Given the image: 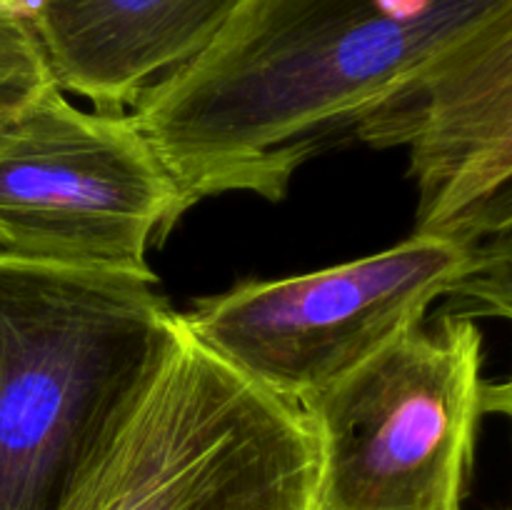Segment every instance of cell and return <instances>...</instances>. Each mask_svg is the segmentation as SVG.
I'll return each instance as SVG.
<instances>
[{
    "mask_svg": "<svg viewBox=\"0 0 512 510\" xmlns=\"http://www.w3.org/2000/svg\"><path fill=\"white\" fill-rule=\"evenodd\" d=\"M500 0H243L203 55L130 105L190 208L280 200L320 148Z\"/></svg>",
    "mask_w": 512,
    "mask_h": 510,
    "instance_id": "obj_1",
    "label": "cell"
},
{
    "mask_svg": "<svg viewBox=\"0 0 512 510\" xmlns=\"http://www.w3.org/2000/svg\"><path fill=\"white\" fill-rule=\"evenodd\" d=\"M178 333L155 273L0 250V510H58Z\"/></svg>",
    "mask_w": 512,
    "mask_h": 510,
    "instance_id": "obj_2",
    "label": "cell"
},
{
    "mask_svg": "<svg viewBox=\"0 0 512 510\" xmlns=\"http://www.w3.org/2000/svg\"><path fill=\"white\" fill-rule=\"evenodd\" d=\"M320 448L300 405L185 330L58 510H315Z\"/></svg>",
    "mask_w": 512,
    "mask_h": 510,
    "instance_id": "obj_3",
    "label": "cell"
},
{
    "mask_svg": "<svg viewBox=\"0 0 512 510\" xmlns=\"http://www.w3.org/2000/svg\"><path fill=\"white\" fill-rule=\"evenodd\" d=\"M300 410L320 448L315 510H463L485 413L483 333L443 313Z\"/></svg>",
    "mask_w": 512,
    "mask_h": 510,
    "instance_id": "obj_4",
    "label": "cell"
},
{
    "mask_svg": "<svg viewBox=\"0 0 512 510\" xmlns=\"http://www.w3.org/2000/svg\"><path fill=\"white\" fill-rule=\"evenodd\" d=\"M190 208L133 115L80 110L53 83L0 128V250L150 275L148 248Z\"/></svg>",
    "mask_w": 512,
    "mask_h": 510,
    "instance_id": "obj_5",
    "label": "cell"
},
{
    "mask_svg": "<svg viewBox=\"0 0 512 510\" xmlns=\"http://www.w3.org/2000/svg\"><path fill=\"white\" fill-rule=\"evenodd\" d=\"M470 245L413 233L313 273L243 280L180 313L230 368L300 405L425 320L470 263Z\"/></svg>",
    "mask_w": 512,
    "mask_h": 510,
    "instance_id": "obj_6",
    "label": "cell"
},
{
    "mask_svg": "<svg viewBox=\"0 0 512 510\" xmlns=\"http://www.w3.org/2000/svg\"><path fill=\"white\" fill-rule=\"evenodd\" d=\"M370 148H405L418 188L415 233L453 238L512 185V0L445 45L353 125Z\"/></svg>",
    "mask_w": 512,
    "mask_h": 510,
    "instance_id": "obj_7",
    "label": "cell"
},
{
    "mask_svg": "<svg viewBox=\"0 0 512 510\" xmlns=\"http://www.w3.org/2000/svg\"><path fill=\"white\" fill-rule=\"evenodd\" d=\"M243 0H38L30 20L60 90L120 113L203 55Z\"/></svg>",
    "mask_w": 512,
    "mask_h": 510,
    "instance_id": "obj_8",
    "label": "cell"
},
{
    "mask_svg": "<svg viewBox=\"0 0 512 510\" xmlns=\"http://www.w3.org/2000/svg\"><path fill=\"white\" fill-rule=\"evenodd\" d=\"M443 313L458 318H498L512 323V228L470 245V263L445 293Z\"/></svg>",
    "mask_w": 512,
    "mask_h": 510,
    "instance_id": "obj_9",
    "label": "cell"
},
{
    "mask_svg": "<svg viewBox=\"0 0 512 510\" xmlns=\"http://www.w3.org/2000/svg\"><path fill=\"white\" fill-rule=\"evenodd\" d=\"M53 83L30 15L0 0V128Z\"/></svg>",
    "mask_w": 512,
    "mask_h": 510,
    "instance_id": "obj_10",
    "label": "cell"
},
{
    "mask_svg": "<svg viewBox=\"0 0 512 510\" xmlns=\"http://www.w3.org/2000/svg\"><path fill=\"white\" fill-rule=\"evenodd\" d=\"M485 413H503L512 420V378L485 383Z\"/></svg>",
    "mask_w": 512,
    "mask_h": 510,
    "instance_id": "obj_11",
    "label": "cell"
},
{
    "mask_svg": "<svg viewBox=\"0 0 512 510\" xmlns=\"http://www.w3.org/2000/svg\"><path fill=\"white\" fill-rule=\"evenodd\" d=\"M5 3L15 5V8H18V10H23V13L30 15V10L35 8V3H38V0H5Z\"/></svg>",
    "mask_w": 512,
    "mask_h": 510,
    "instance_id": "obj_12",
    "label": "cell"
},
{
    "mask_svg": "<svg viewBox=\"0 0 512 510\" xmlns=\"http://www.w3.org/2000/svg\"><path fill=\"white\" fill-rule=\"evenodd\" d=\"M510 510H512V508H510Z\"/></svg>",
    "mask_w": 512,
    "mask_h": 510,
    "instance_id": "obj_13",
    "label": "cell"
}]
</instances>
